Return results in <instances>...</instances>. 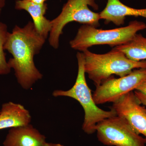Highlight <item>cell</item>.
Listing matches in <instances>:
<instances>
[{
    "mask_svg": "<svg viewBox=\"0 0 146 146\" xmlns=\"http://www.w3.org/2000/svg\"><path fill=\"white\" fill-rule=\"evenodd\" d=\"M46 138L30 124L11 128L3 142V146H44Z\"/></svg>",
    "mask_w": 146,
    "mask_h": 146,
    "instance_id": "9",
    "label": "cell"
},
{
    "mask_svg": "<svg viewBox=\"0 0 146 146\" xmlns=\"http://www.w3.org/2000/svg\"><path fill=\"white\" fill-rule=\"evenodd\" d=\"M134 93L136 96L141 102V104L146 107V95L137 90H135Z\"/></svg>",
    "mask_w": 146,
    "mask_h": 146,
    "instance_id": "15",
    "label": "cell"
},
{
    "mask_svg": "<svg viewBox=\"0 0 146 146\" xmlns=\"http://www.w3.org/2000/svg\"><path fill=\"white\" fill-rule=\"evenodd\" d=\"M44 146H64L60 143H46Z\"/></svg>",
    "mask_w": 146,
    "mask_h": 146,
    "instance_id": "18",
    "label": "cell"
},
{
    "mask_svg": "<svg viewBox=\"0 0 146 146\" xmlns=\"http://www.w3.org/2000/svg\"><path fill=\"white\" fill-rule=\"evenodd\" d=\"M7 25L0 21V75H7L10 72L11 68L7 61L4 46L9 33Z\"/></svg>",
    "mask_w": 146,
    "mask_h": 146,
    "instance_id": "14",
    "label": "cell"
},
{
    "mask_svg": "<svg viewBox=\"0 0 146 146\" xmlns=\"http://www.w3.org/2000/svg\"><path fill=\"white\" fill-rule=\"evenodd\" d=\"M29 1L36 4L42 5L46 3V2L48 0H29Z\"/></svg>",
    "mask_w": 146,
    "mask_h": 146,
    "instance_id": "17",
    "label": "cell"
},
{
    "mask_svg": "<svg viewBox=\"0 0 146 146\" xmlns=\"http://www.w3.org/2000/svg\"><path fill=\"white\" fill-rule=\"evenodd\" d=\"M98 140L108 146H145V138L136 133L127 121L115 115L103 120L96 127Z\"/></svg>",
    "mask_w": 146,
    "mask_h": 146,
    "instance_id": "6",
    "label": "cell"
},
{
    "mask_svg": "<svg viewBox=\"0 0 146 146\" xmlns=\"http://www.w3.org/2000/svg\"><path fill=\"white\" fill-rule=\"evenodd\" d=\"M99 13L100 19L105 20L106 23L112 22L119 26L124 24L126 16L146 18V9L131 8L123 4L119 0H107L106 7Z\"/></svg>",
    "mask_w": 146,
    "mask_h": 146,
    "instance_id": "10",
    "label": "cell"
},
{
    "mask_svg": "<svg viewBox=\"0 0 146 146\" xmlns=\"http://www.w3.org/2000/svg\"><path fill=\"white\" fill-rule=\"evenodd\" d=\"M131 91L113 103L111 109L125 119L134 131L144 136L146 143V108Z\"/></svg>",
    "mask_w": 146,
    "mask_h": 146,
    "instance_id": "8",
    "label": "cell"
},
{
    "mask_svg": "<svg viewBox=\"0 0 146 146\" xmlns=\"http://www.w3.org/2000/svg\"><path fill=\"white\" fill-rule=\"evenodd\" d=\"M15 8L17 10H25L31 16L36 31L46 39L49 35L51 21L45 16L48 7L46 3L36 4L29 0H17Z\"/></svg>",
    "mask_w": 146,
    "mask_h": 146,
    "instance_id": "12",
    "label": "cell"
},
{
    "mask_svg": "<svg viewBox=\"0 0 146 146\" xmlns=\"http://www.w3.org/2000/svg\"><path fill=\"white\" fill-rule=\"evenodd\" d=\"M146 80V68H140L122 77L111 76L96 86L93 95L97 105L115 102L124 96L135 90Z\"/></svg>",
    "mask_w": 146,
    "mask_h": 146,
    "instance_id": "7",
    "label": "cell"
},
{
    "mask_svg": "<svg viewBox=\"0 0 146 146\" xmlns=\"http://www.w3.org/2000/svg\"><path fill=\"white\" fill-rule=\"evenodd\" d=\"M114 48L122 52L130 60H146V38L141 34L136 33L127 43Z\"/></svg>",
    "mask_w": 146,
    "mask_h": 146,
    "instance_id": "13",
    "label": "cell"
},
{
    "mask_svg": "<svg viewBox=\"0 0 146 146\" xmlns=\"http://www.w3.org/2000/svg\"><path fill=\"white\" fill-rule=\"evenodd\" d=\"M135 90L140 91L143 94L146 95V80L140 84Z\"/></svg>",
    "mask_w": 146,
    "mask_h": 146,
    "instance_id": "16",
    "label": "cell"
},
{
    "mask_svg": "<svg viewBox=\"0 0 146 146\" xmlns=\"http://www.w3.org/2000/svg\"><path fill=\"white\" fill-rule=\"evenodd\" d=\"M84 58V70L96 86L116 75L119 77L130 74L133 70L146 68V60H130L122 52L113 48L104 54H97L88 50L82 52Z\"/></svg>",
    "mask_w": 146,
    "mask_h": 146,
    "instance_id": "2",
    "label": "cell"
},
{
    "mask_svg": "<svg viewBox=\"0 0 146 146\" xmlns=\"http://www.w3.org/2000/svg\"><path fill=\"white\" fill-rule=\"evenodd\" d=\"M31 121L30 113L22 105L9 102L2 105L0 110V130L27 125Z\"/></svg>",
    "mask_w": 146,
    "mask_h": 146,
    "instance_id": "11",
    "label": "cell"
},
{
    "mask_svg": "<svg viewBox=\"0 0 146 146\" xmlns=\"http://www.w3.org/2000/svg\"><path fill=\"white\" fill-rule=\"evenodd\" d=\"M46 40L36 31L31 21L23 27L16 25L9 33L4 49L12 55L8 64L14 70L17 81L23 89H31L43 78L35 66L34 58L39 53Z\"/></svg>",
    "mask_w": 146,
    "mask_h": 146,
    "instance_id": "1",
    "label": "cell"
},
{
    "mask_svg": "<svg viewBox=\"0 0 146 146\" xmlns=\"http://www.w3.org/2000/svg\"><path fill=\"white\" fill-rule=\"evenodd\" d=\"M78 72L76 82L69 90H55L52 93L54 97H68L76 100L83 108L84 112L82 130L88 134L96 132V127L103 120L116 115L113 110L106 111L99 108L95 103L91 90L86 83L84 70V58L83 52H78Z\"/></svg>",
    "mask_w": 146,
    "mask_h": 146,
    "instance_id": "3",
    "label": "cell"
},
{
    "mask_svg": "<svg viewBox=\"0 0 146 146\" xmlns=\"http://www.w3.org/2000/svg\"><path fill=\"white\" fill-rule=\"evenodd\" d=\"M5 5V0H0V9L4 7Z\"/></svg>",
    "mask_w": 146,
    "mask_h": 146,
    "instance_id": "19",
    "label": "cell"
},
{
    "mask_svg": "<svg viewBox=\"0 0 146 146\" xmlns=\"http://www.w3.org/2000/svg\"><path fill=\"white\" fill-rule=\"evenodd\" d=\"M89 5L98 9L94 0H68L59 15L51 21V29L48 41L54 48L57 49L59 47L60 36L64 27L69 23L76 22L96 28L99 26L100 13L90 10Z\"/></svg>",
    "mask_w": 146,
    "mask_h": 146,
    "instance_id": "5",
    "label": "cell"
},
{
    "mask_svg": "<svg viewBox=\"0 0 146 146\" xmlns=\"http://www.w3.org/2000/svg\"><path fill=\"white\" fill-rule=\"evenodd\" d=\"M146 29V24L136 21H131L127 26L110 30L100 29L84 25L78 29L70 45L72 48L82 52L96 45L115 47L127 43L138 31Z\"/></svg>",
    "mask_w": 146,
    "mask_h": 146,
    "instance_id": "4",
    "label": "cell"
}]
</instances>
